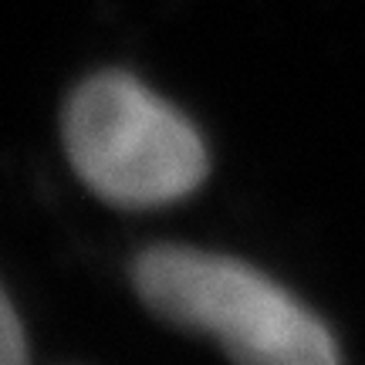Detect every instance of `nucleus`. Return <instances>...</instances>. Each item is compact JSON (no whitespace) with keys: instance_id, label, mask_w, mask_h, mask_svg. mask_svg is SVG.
I'll list each match as a JSON object with an SVG mask.
<instances>
[{"instance_id":"nucleus-2","label":"nucleus","mask_w":365,"mask_h":365,"mask_svg":"<svg viewBox=\"0 0 365 365\" xmlns=\"http://www.w3.org/2000/svg\"><path fill=\"white\" fill-rule=\"evenodd\" d=\"M65 149L95 196L115 207H163L210 170L203 135L125 71L91 75L65 105Z\"/></svg>"},{"instance_id":"nucleus-1","label":"nucleus","mask_w":365,"mask_h":365,"mask_svg":"<svg viewBox=\"0 0 365 365\" xmlns=\"http://www.w3.org/2000/svg\"><path fill=\"white\" fill-rule=\"evenodd\" d=\"M132 284L156 318L210 335L237 362H339L331 331L281 284L234 257L159 244L132 261Z\"/></svg>"},{"instance_id":"nucleus-3","label":"nucleus","mask_w":365,"mask_h":365,"mask_svg":"<svg viewBox=\"0 0 365 365\" xmlns=\"http://www.w3.org/2000/svg\"><path fill=\"white\" fill-rule=\"evenodd\" d=\"M0 325H4V335H0V359H4V365L24 362L27 341H24V331H21V322H17V312H14L11 298H4V304H0Z\"/></svg>"}]
</instances>
